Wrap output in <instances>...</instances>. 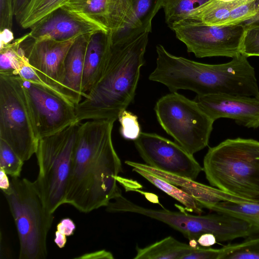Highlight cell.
Returning <instances> with one entry per match:
<instances>
[{"mask_svg": "<svg viewBox=\"0 0 259 259\" xmlns=\"http://www.w3.org/2000/svg\"><path fill=\"white\" fill-rule=\"evenodd\" d=\"M118 119L121 125L120 134L124 139L135 141L139 137L141 132L137 115L125 109L120 113Z\"/></svg>", "mask_w": 259, "mask_h": 259, "instance_id": "83f0119b", "label": "cell"}, {"mask_svg": "<svg viewBox=\"0 0 259 259\" xmlns=\"http://www.w3.org/2000/svg\"><path fill=\"white\" fill-rule=\"evenodd\" d=\"M77 37L64 41L36 40L30 37L28 33L25 34L21 46L28 62L18 74L22 79L39 84L72 103L63 87L64 63Z\"/></svg>", "mask_w": 259, "mask_h": 259, "instance_id": "9c48e42d", "label": "cell"}, {"mask_svg": "<svg viewBox=\"0 0 259 259\" xmlns=\"http://www.w3.org/2000/svg\"><path fill=\"white\" fill-rule=\"evenodd\" d=\"M154 110L162 128L190 154L208 145L214 121L195 100L171 92L157 101Z\"/></svg>", "mask_w": 259, "mask_h": 259, "instance_id": "ba28073f", "label": "cell"}, {"mask_svg": "<svg viewBox=\"0 0 259 259\" xmlns=\"http://www.w3.org/2000/svg\"><path fill=\"white\" fill-rule=\"evenodd\" d=\"M210 0H163L165 21L171 29L174 24L184 20L194 10Z\"/></svg>", "mask_w": 259, "mask_h": 259, "instance_id": "603a6c76", "label": "cell"}, {"mask_svg": "<svg viewBox=\"0 0 259 259\" xmlns=\"http://www.w3.org/2000/svg\"><path fill=\"white\" fill-rule=\"evenodd\" d=\"M90 35H82L76 38L65 60L64 89L70 101L75 106L84 98L81 84L84 56Z\"/></svg>", "mask_w": 259, "mask_h": 259, "instance_id": "e0dca14e", "label": "cell"}, {"mask_svg": "<svg viewBox=\"0 0 259 259\" xmlns=\"http://www.w3.org/2000/svg\"><path fill=\"white\" fill-rule=\"evenodd\" d=\"M195 248L168 236L144 248L137 246L134 259H183Z\"/></svg>", "mask_w": 259, "mask_h": 259, "instance_id": "ac0fdd59", "label": "cell"}, {"mask_svg": "<svg viewBox=\"0 0 259 259\" xmlns=\"http://www.w3.org/2000/svg\"><path fill=\"white\" fill-rule=\"evenodd\" d=\"M134 143L146 164L153 168L192 180L203 170L193 155L156 134L141 132Z\"/></svg>", "mask_w": 259, "mask_h": 259, "instance_id": "7c38bea8", "label": "cell"}, {"mask_svg": "<svg viewBox=\"0 0 259 259\" xmlns=\"http://www.w3.org/2000/svg\"><path fill=\"white\" fill-rule=\"evenodd\" d=\"M220 249L219 259H259V233Z\"/></svg>", "mask_w": 259, "mask_h": 259, "instance_id": "7402d4cb", "label": "cell"}, {"mask_svg": "<svg viewBox=\"0 0 259 259\" xmlns=\"http://www.w3.org/2000/svg\"><path fill=\"white\" fill-rule=\"evenodd\" d=\"M256 0H210L203 5L209 8L229 7L235 9Z\"/></svg>", "mask_w": 259, "mask_h": 259, "instance_id": "1f68e13d", "label": "cell"}, {"mask_svg": "<svg viewBox=\"0 0 259 259\" xmlns=\"http://www.w3.org/2000/svg\"><path fill=\"white\" fill-rule=\"evenodd\" d=\"M221 249L198 246L194 251L185 255L183 259H219Z\"/></svg>", "mask_w": 259, "mask_h": 259, "instance_id": "4dcf8cb0", "label": "cell"}, {"mask_svg": "<svg viewBox=\"0 0 259 259\" xmlns=\"http://www.w3.org/2000/svg\"><path fill=\"white\" fill-rule=\"evenodd\" d=\"M133 171L139 174L155 187L180 202L187 211L198 214L203 212L200 203L182 189L144 169L134 167Z\"/></svg>", "mask_w": 259, "mask_h": 259, "instance_id": "d6986e66", "label": "cell"}, {"mask_svg": "<svg viewBox=\"0 0 259 259\" xmlns=\"http://www.w3.org/2000/svg\"><path fill=\"white\" fill-rule=\"evenodd\" d=\"M10 188L3 192L16 227L19 259H45L47 239L54 215L47 208L34 182L11 178Z\"/></svg>", "mask_w": 259, "mask_h": 259, "instance_id": "277c9868", "label": "cell"}, {"mask_svg": "<svg viewBox=\"0 0 259 259\" xmlns=\"http://www.w3.org/2000/svg\"><path fill=\"white\" fill-rule=\"evenodd\" d=\"M171 29L197 58L223 56L233 58L241 54L245 32L244 24L217 26L183 20Z\"/></svg>", "mask_w": 259, "mask_h": 259, "instance_id": "30bf717a", "label": "cell"}, {"mask_svg": "<svg viewBox=\"0 0 259 259\" xmlns=\"http://www.w3.org/2000/svg\"><path fill=\"white\" fill-rule=\"evenodd\" d=\"M258 201H259V198L258 199Z\"/></svg>", "mask_w": 259, "mask_h": 259, "instance_id": "b9f144b4", "label": "cell"}, {"mask_svg": "<svg viewBox=\"0 0 259 259\" xmlns=\"http://www.w3.org/2000/svg\"><path fill=\"white\" fill-rule=\"evenodd\" d=\"M25 34L11 42L0 45V73L18 74L21 68L28 61L21 43Z\"/></svg>", "mask_w": 259, "mask_h": 259, "instance_id": "44dd1931", "label": "cell"}, {"mask_svg": "<svg viewBox=\"0 0 259 259\" xmlns=\"http://www.w3.org/2000/svg\"><path fill=\"white\" fill-rule=\"evenodd\" d=\"M132 5H133L134 2L136 1V0H130Z\"/></svg>", "mask_w": 259, "mask_h": 259, "instance_id": "60d3db41", "label": "cell"}, {"mask_svg": "<svg viewBox=\"0 0 259 259\" xmlns=\"http://www.w3.org/2000/svg\"><path fill=\"white\" fill-rule=\"evenodd\" d=\"M115 121L89 120L79 125L65 204L80 212L106 207L121 194L116 177L122 164L112 139Z\"/></svg>", "mask_w": 259, "mask_h": 259, "instance_id": "6da1fadb", "label": "cell"}, {"mask_svg": "<svg viewBox=\"0 0 259 259\" xmlns=\"http://www.w3.org/2000/svg\"><path fill=\"white\" fill-rule=\"evenodd\" d=\"M75 229L74 223L69 218L62 219L57 226V231L66 236L72 235Z\"/></svg>", "mask_w": 259, "mask_h": 259, "instance_id": "d6a6232c", "label": "cell"}, {"mask_svg": "<svg viewBox=\"0 0 259 259\" xmlns=\"http://www.w3.org/2000/svg\"><path fill=\"white\" fill-rule=\"evenodd\" d=\"M29 28V35L33 39L57 41L67 40L104 30L62 7L51 12Z\"/></svg>", "mask_w": 259, "mask_h": 259, "instance_id": "9a60e30c", "label": "cell"}, {"mask_svg": "<svg viewBox=\"0 0 259 259\" xmlns=\"http://www.w3.org/2000/svg\"><path fill=\"white\" fill-rule=\"evenodd\" d=\"M14 16L13 0H0V32L13 31Z\"/></svg>", "mask_w": 259, "mask_h": 259, "instance_id": "f546056e", "label": "cell"}, {"mask_svg": "<svg viewBox=\"0 0 259 259\" xmlns=\"http://www.w3.org/2000/svg\"><path fill=\"white\" fill-rule=\"evenodd\" d=\"M215 236L211 233H204L197 239L198 243L200 246L210 247L217 243Z\"/></svg>", "mask_w": 259, "mask_h": 259, "instance_id": "d590c367", "label": "cell"}, {"mask_svg": "<svg viewBox=\"0 0 259 259\" xmlns=\"http://www.w3.org/2000/svg\"><path fill=\"white\" fill-rule=\"evenodd\" d=\"M245 26L259 25V0L257 2V13L249 20L243 23Z\"/></svg>", "mask_w": 259, "mask_h": 259, "instance_id": "f35d334b", "label": "cell"}, {"mask_svg": "<svg viewBox=\"0 0 259 259\" xmlns=\"http://www.w3.org/2000/svg\"><path fill=\"white\" fill-rule=\"evenodd\" d=\"M203 171L210 185L245 199L259 198V142L228 139L209 148Z\"/></svg>", "mask_w": 259, "mask_h": 259, "instance_id": "3957f363", "label": "cell"}, {"mask_svg": "<svg viewBox=\"0 0 259 259\" xmlns=\"http://www.w3.org/2000/svg\"><path fill=\"white\" fill-rule=\"evenodd\" d=\"M257 2L258 0H256L232 10L217 26L237 25L249 20L257 13Z\"/></svg>", "mask_w": 259, "mask_h": 259, "instance_id": "4316f807", "label": "cell"}, {"mask_svg": "<svg viewBox=\"0 0 259 259\" xmlns=\"http://www.w3.org/2000/svg\"><path fill=\"white\" fill-rule=\"evenodd\" d=\"M245 26L241 54L247 58L259 56V25Z\"/></svg>", "mask_w": 259, "mask_h": 259, "instance_id": "f1b7e54d", "label": "cell"}, {"mask_svg": "<svg viewBox=\"0 0 259 259\" xmlns=\"http://www.w3.org/2000/svg\"><path fill=\"white\" fill-rule=\"evenodd\" d=\"M80 123L76 121L38 142L35 154L38 174L35 182L47 208L53 213L65 204Z\"/></svg>", "mask_w": 259, "mask_h": 259, "instance_id": "8992f818", "label": "cell"}, {"mask_svg": "<svg viewBox=\"0 0 259 259\" xmlns=\"http://www.w3.org/2000/svg\"><path fill=\"white\" fill-rule=\"evenodd\" d=\"M144 194L145 197L150 202L160 204L158 196L154 194L141 191L138 190H135Z\"/></svg>", "mask_w": 259, "mask_h": 259, "instance_id": "ab89813d", "label": "cell"}, {"mask_svg": "<svg viewBox=\"0 0 259 259\" xmlns=\"http://www.w3.org/2000/svg\"><path fill=\"white\" fill-rule=\"evenodd\" d=\"M112 213H134L161 222L181 232L189 240L197 241L204 233L213 234L217 241L245 238L259 233V228L242 220L220 212L193 215L185 211L146 208L129 200L121 194L106 206Z\"/></svg>", "mask_w": 259, "mask_h": 259, "instance_id": "5b68a950", "label": "cell"}, {"mask_svg": "<svg viewBox=\"0 0 259 259\" xmlns=\"http://www.w3.org/2000/svg\"><path fill=\"white\" fill-rule=\"evenodd\" d=\"M23 79V85L36 135H53L77 120L75 105L43 87Z\"/></svg>", "mask_w": 259, "mask_h": 259, "instance_id": "8fae6325", "label": "cell"}, {"mask_svg": "<svg viewBox=\"0 0 259 259\" xmlns=\"http://www.w3.org/2000/svg\"><path fill=\"white\" fill-rule=\"evenodd\" d=\"M24 162L6 142L0 139V169L11 178L20 177Z\"/></svg>", "mask_w": 259, "mask_h": 259, "instance_id": "d4e9b609", "label": "cell"}, {"mask_svg": "<svg viewBox=\"0 0 259 259\" xmlns=\"http://www.w3.org/2000/svg\"><path fill=\"white\" fill-rule=\"evenodd\" d=\"M67 0H32L19 24L29 28L47 15L62 7Z\"/></svg>", "mask_w": 259, "mask_h": 259, "instance_id": "cb8c5ba5", "label": "cell"}, {"mask_svg": "<svg viewBox=\"0 0 259 259\" xmlns=\"http://www.w3.org/2000/svg\"><path fill=\"white\" fill-rule=\"evenodd\" d=\"M150 32L141 26L112 33L109 55L100 77L75 106L78 122L116 120L133 102Z\"/></svg>", "mask_w": 259, "mask_h": 259, "instance_id": "7a4b0ae2", "label": "cell"}, {"mask_svg": "<svg viewBox=\"0 0 259 259\" xmlns=\"http://www.w3.org/2000/svg\"><path fill=\"white\" fill-rule=\"evenodd\" d=\"M32 0H13L14 15L19 23Z\"/></svg>", "mask_w": 259, "mask_h": 259, "instance_id": "836d02e7", "label": "cell"}, {"mask_svg": "<svg viewBox=\"0 0 259 259\" xmlns=\"http://www.w3.org/2000/svg\"><path fill=\"white\" fill-rule=\"evenodd\" d=\"M0 139L24 162L37 150L39 140L19 74L0 73Z\"/></svg>", "mask_w": 259, "mask_h": 259, "instance_id": "52a82bcc", "label": "cell"}, {"mask_svg": "<svg viewBox=\"0 0 259 259\" xmlns=\"http://www.w3.org/2000/svg\"><path fill=\"white\" fill-rule=\"evenodd\" d=\"M205 208L237 218L259 228V201L220 202L208 205Z\"/></svg>", "mask_w": 259, "mask_h": 259, "instance_id": "ffe728a7", "label": "cell"}, {"mask_svg": "<svg viewBox=\"0 0 259 259\" xmlns=\"http://www.w3.org/2000/svg\"><path fill=\"white\" fill-rule=\"evenodd\" d=\"M194 100L214 121L228 118L248 128L259 127V95H197Z\"/></svg>", "mask_w": 259, "mask_h": 259, "instance_id": "5bb4252c", "label": "cell"}, {"mask_svg": "<svg viewBox=\"0 0 259 259\" xmlns=\"http://www.w3.org/2000/svg\"><path fill=\"white\" fill-rule=\"evenodd\" d=\"M61 7L112 33L142 26L130 0H67Z\"/></svg>", "mask_w": 259, "mask_h": 259, "instance_id": "4fadbf2b", "label": "cell"}, {"mask_svg": "<svg viewBox=\"0 0 259 259\" xmlns=\"http://www.w3.org/2000/svg\"><path fill=\"white\" fill-rule=\"evenodd\" d=\"M163 0H136L133 6L141 25L152 31V21L162 7Z\"/></svg>", "mask_w": 259, "mask_h": 259, "instance_id": "484cf974", "label": "cell"}, {"mask_svg": "<svg viewBox=\"0 0 259 259\" xmlns=\"http://www.w3.org/2000/svg\"><path fill=\"white\" fill-rule=\"evenodd\" d=\"M112 33L100 30L90 34L84 60L81 92L85 97L100 77L109 55Z\"/></svg>", "mask_w": 259, "mask_h": 259, "instance_id": "2e32d148", "label": "cell"}, {"mask_svg": "<svg viewBox=\"0 0 259 259\" xmlns=\"http://www.w3.org/2000/svg\"><path fill=\"white\" fill-rule=\"evenodd\" d=\"M66 237V236L61 234L59 231H56L54 241L59 248H62L65 246L67 241Z\"/></svg>", "mask_w": 259, "mask_h": 259, "instance_id": "74e56055", "label": "cell"}, {"mask_svg": "<svg viewBox=\"0 0 259 259\" xmlns=\"http://www.w3.org/2000/svg\"><path fill=\"white\" fill-rule=\"evenodd\" d=\"M76 258H82V259H94V258H107V259H113L114 257L112 254L109 252L105 250H102L97 251L94 252H92L85 254H83L82 256L77 257Z\"/></svg>", "mask_w": 259, "mask_h": 259, "instance_id": "e575fe53", "label": "cell"}, {"mask_svg": "<svg viewBox=\"0 0 259 259\" xmlns=\"http://www.w3.org/2000/svg\"><path fill=\"white\" fill-rule=\"evenodd\" d=\"M11 186V181L8 177V175L2 169H0V188L3 192L8 190Z\"/></svg>", "mask_w": 259, "mask_h": 259, "instance_id": "8d00e7d4", "label": "cell"}]
</instances>
